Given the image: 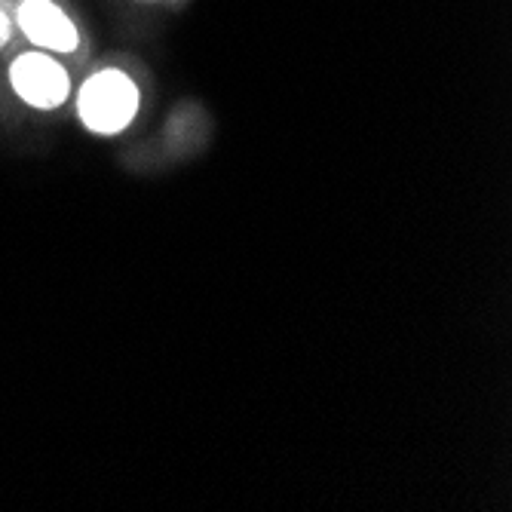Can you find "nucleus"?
Listing matches in <instances>:
<instances>
[{
  "instance_id": "obj_4",
  "label": "nucleus",
  "mask_w": 512,
  "mask_h": 512,
  "mask_svg": "<svg viewBox=\"0 0 512 512\" xmlns=\"http://www.w3.org/2000/svg\"><path fill=\"white\" fill-rule=\"evenodd\" d=\"M7 40H10V19L4 16V10H0V50H4Z\"/></svg>"
},
{
  "instance_id": "obj_3",
  "label": "nucleus",
  "mask_w": 512,
  "mask_h": 512,
  "mask_svg": "<svg viewBox=\"0 0 512 512\" xmlns=\"http://www.w3.org/2000/svg\"><path fill=\"white\" fill-rule=\"evenodd\" d=\"M19 28L28 34V40H34L37 46H46V50H56V53H71L80 43L77 28L53 0H22Z\"/></svg>"
},
{
  "instance_id": "obj_2",
  "label": "nucleus",
  "mask_w": 512,
  "mask_h": 512,
  "mask_svg": "<svg viewBox=\"0 0 512 512\" xmlns=\"http://www.w3.org/2000/svg\"><path fill=\"white\" fill-rule=\"evenodd\" d=\"M10 80L19 96L34 108H59L68 99V74L50 56H19L10 68Z\"/></svg>"
},
{
  "instance_id": "obj_1",
  "label": "nucleus",
  "mask_w": 512,
  "mask_h": 512,
  "mask_svg": "<svg viewBox=\"0 0 512 512\" xmlns=\"http://www.w3.org/2000/svg\"><path fill=\"white\" fill-rule=\"evenodd\" d=\"M138 108V89L120 71H102L89 77L80 89V120L92 132H120Z\"/></svg>"
}]
</instances>
